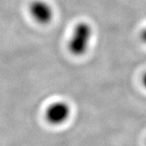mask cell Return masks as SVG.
I'll list each match as a JSON object with an SVG mask.
<instances>
[{
  "label": "cell",
  "instance_id": "6da1fadb",
  "mask_svg": "<svg viewBox=\"0 0 146 146\" xmlns=\"http://www.w3.org/2000/svg\"><path fill=\"white\" fill-rule=\"evenodd\" d=\"M93 30L90 24L80 22L75 25L68 42V49L72 55L81 57L84 55L90 46Z\"/></svg>",
  "mask_w": 146,
  "mask_h": 146
},
{
  "label": "cell",
  "instance_id": "7a4b0ae2",
  "mask_svg": "<svg viewBox=\"0 0 146 146\" xmlns=\"http://www.w3.org/2000/svg\"><path fill=\"white\" fill-rule=\"evenodd\" d=\"M71 115V108L67 102L58 101L48 106L45 113L46 121L53 125L65 123Z\"/></svg>",
  "mask_w": 146,
  "mask_h": 146
},
{
  "label": "cell",
  "instance_id": "3957f363",
  "mask_svg": "<svg viewBox=\"0 0 146 146\" xmlns=\"http://www.w3.org/2000/svg\"><path fill=\"white\" fill-rule=\"evenodd\" d=\"M29 8L33 19L40 25H48L54 17V10L45 0H34Z\"/></svg>",
  "mask_w": 146,
  "mask_h": 146
},
{
  "label": "cell",
  "instance_id": "277c9868",
  "mask_svg": "<svg viewBox=\"0 0 146 146\" xmlns=\"http://www.w3.org/2000/svg\"><path fill=\"white\" fill-rule=\"evenodd\" d=\"M141 38H142V41L146 43V28L142 31V34H141Z\"/></svg>",
  "mask_w": 146,
  "mask_h": 146
},
{
  "label": "cell",
  "instance_id": "5b68a950",
  "mask_svg": "<svg viewBox=\"0 0 146 146\" xmlns=\"http://www.w3.org/2000/svg\"><path fill=\"white\" fill-rule=\"evenodd\" d=\"M143 85H144V87L146 89V73L145 74L144 77H143Z\"/></svg>",
  "mask_w": 146,
  "mask_h": 146
}]
</instances>
